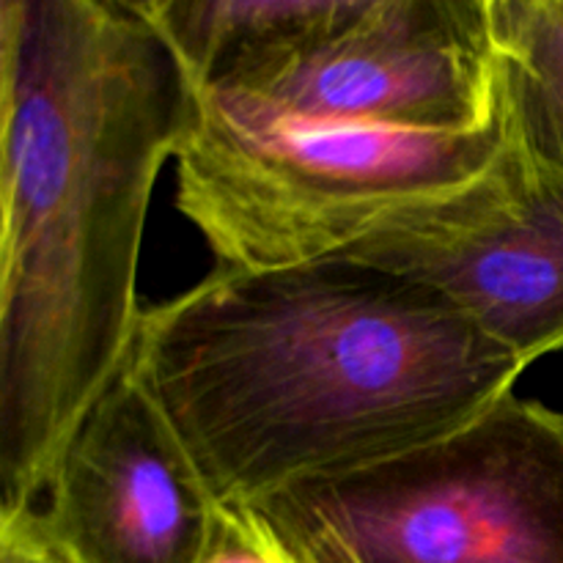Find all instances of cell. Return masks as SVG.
<instances>
[{
    "label": "cell",
    "instance_id": "obj_3",
    "mask_svg": "<svg viewBox=\"0 0 563 563\" xmlns=\"http://www.w3.org/2000/svg\"><path fill=\"white\" fill-rule=\"evenodd\" d=\"M500 146L498 121L410 132L190 86L174 152L176 209L218 267H297L339 256L399 209L465 185Z\"/></svg>",
    "mask_w": 563,
    "mask_h": 563
},
{
    "label": "cell",
    "instance_id": "obj_1",
    "mask_svg": "<svg viewBox=\"0 0 563 563\" xmlns=\"http://www.w3.org/2000/svg\"><path fill=\"white\" fill-rule=\"evenodd\" d=\"M124 368L220 506L427 443L526 372L432 289L350 256L214 267L141 308Z\"/></svg>",
    "mask_w": 563,
    "mask_h": 563
},
{
    "label": "cell",
    "instance_id": "obj_12",
    "mask_svg": "<svg viewBox=\"0 0 563 563\" xmlns=\"http://www.w3.org/2000/svg\"><path fill=\"white\" fill-rule=\"evenodd\" d=\"M0 563H66L44 531L38 509L0 504Z\"/></svg>",
    "mask_w": 563,
    "mask_h": 563
},
{
    "label": "cell",
    "instance_id": "obj_8",
    "mask_svg": "<svg viewBox=\"0 0 563 563\" xmlns=\"http://www.w3.org/2000/svg\"><path fill=\"white\" fill-rule=\"evenodd\" d=\"M352 5L355 0H141L135 9L185 80L218 91L328 31Z\"/></svg>",
    "mask_w": 563,
    "mask_h": 563
},
{
    "label": "cell",
    "instance_id": "obj_7",
    "mask_svg": "<svg viewBox=\"0 0 563 563\" xmlns=\"http://www.w3.org/2000/svg\"><path fill=\"white\" fill-rule=\"evenodd\" d=\"M220 504L126 368L82 416L44 493L66 563H201Z\"/></svg>",
    "mask_w": 563,
    "mask_h": 563
},
{
    "label": "cell",
    "instance_id": "obj_9",
    "mask_svg": "<svg viewBox=\"0 0 563 563\" xmlns=\"http://www.w3.org/2000/svg\"><path fill=\"white\" fill-rule=\"evenodd\" d=\"M487 31L504 137L563 170V0H487Z\"/></svg>",
    "mask_w": 563,
    "mask_h": 563
},
{
    "label": "cell",
    "instance_id": "obj_4",
    "mask_svg": "<svg viewBox=\"0 0 563 563\" xmlns=\"http://www.w3.org/2000/svg\"><path fill=\"white\" fill-rule=\"evenodd\" d=\"M242 506L291 563H563V416L511 390L427 443Z\"/></svg>",
    "mask_w": 563,
    "mask_h": 563
},
{
    "label": "cell",
    "instance_id": "obj_11",
    "mask_svg": "<svg viewBox=\"0 0 563 563\" xmlns=\"http://www.w3.org/2000/svg\"><path fill=\"white\" fill-rule=\"evenodd\" d=\"M201 563H291L242 504L220 506L214 537Z\"/></svg>",
    "mask_w": 563,
    "mask_h": 563
},
{
    "label": "cell",
    "instance_id": "obj_10",
    "mask_svg": "<svg viewBox=\"0 0 563 563\" xmlns=\"http://www.w3.org/2000/svg\"><path fill=\"white\" fill-rule=\"evenodd\" d=\"M27 0H0V220L9 207L11 152L20 115Z\"/></svg>",
    "mask_w": 563,
    "mask_h": 563
},
{
    "label": "cell",
    "instance_id": "obj_6",
    "mask_svg": "<svg viewBox=\"0 0 563 563\" xmlns=\"http://www.w3.org/2000/svg\"><path fill=\"white\" fill-rule=\"evenodd\" d=\"M218 91L313 119L487 130L498 121L487 0H355L328 31Z\"/></svg>",
    "mask_w": 563,
    "mask_h": 563
},
{
    "label": "cell",
    "instance_id": "obj_2",
    "mask_svg": "<svg viewBox=\"0 0 563 563\" xmlns=\"http://www.w3.org/2000/svg\"><path fill=\"white\" fill-rule=\"evenodd\" d=\"M190 82L135 0H27L5 209L0 504L36 509L126 366L152 192Z\"/></svg>",
    "mask_w": 563,
    "mask_h": 563
},
{
    "label": "cell",
    "instance_id": "obj_5",
    "mask_svg": "<svg viewBox=\"0 0 563 563\" xmlns=\"http://www.w3.org/2000/svg\"><path fill=\"white\" fill-rule=\"evenodd\" d=\"M339 256L427 286L526 368L563 352V170L506 137L465 185L399 209Z\"/></svg>",
    "mask_w": 563,
    "mask_h": 563
}]
</instances>
